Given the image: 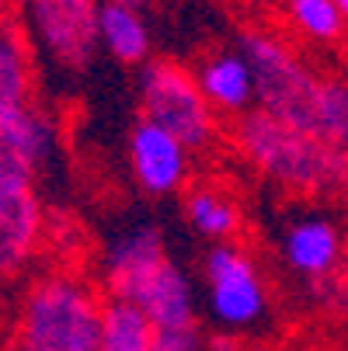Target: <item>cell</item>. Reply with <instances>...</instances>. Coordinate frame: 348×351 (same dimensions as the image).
Masks as SVG:
<instances>
[{"mask_svg":"<svg viewBox=\"0 0 348 351\" xmlns=\"http://www.w3.org/2000/svg\"><path fill=\"white\" fill-rule=\"evenodd\" d=\"M310 295H314V303L331 317V320H341L348 324V271L327 278V282H317L310 285Z\"/></svg>","mask_w":348,"mask_h":351,"instance_id":"cell-20","label":"cell"},{"mask_svg":"<svg viewBox=\"0 0 348 351\" xmlns=\"http://www.w3.org/2000/svg\"><path fill=\"white\" fill-rule=\"evenodd\" d=\"M338 4H341V11H345V14H348V0H338Z\"/></svg>","mask_w":348,"mask_h":351,"instance_id":"cell-25","label":"cell"},{"mask_svg":"<svg viewBox=\"0 0 348 351\" xmlns=\"http://www.w3.org/2000/svg\"><path fill=\"white\" fill-rule=\"evenodd\" d=\"M282 18L296 35L314 45H334L348 32V14L338 0H282Z\"/></svg>","mask_w":348,"mask_h":351,"instance_id":"cell-16","label":"cell"},{"mask_svg":"<svg viewBox=\"0 0 348 351\" xmlns=\"http://www.w3.org/2000/svg\"><path fill=\"white\" fill-rule=\"evenodd\" d=\"M192 70L220 119L237 122L240 115L258 108V77L244 49H216V53L198 60Z\"/></svg>","mask_w":348,"mask_h":351,"instance_id":"cell-11","label":"cell"},{"mask_svg":"<svg viewBox=\"0 0 348 351\" xmlns=\"http://www.w3.org/2000/svg\"><path fill=\"white\" fill-rule=\"evenodd\" d=\"M310 129L348 149V80L341 73L324 77L317 105H314V125Z\"/></svg>","mask_w":348,"mask_h":351,"instance_id":"cell-18","label":"cell"},{"mask_svg":"<svg viewBox=\"0 0 348 351\" xmlns=\"http://www.w3.org/2000/svg\"><path fill=\"white\" fill-rule=\"evenodd\" d=\"M97 42L112 60L126 66L150 63V28L132 4H119V0L97 4Z\"/></svg>","mask_w":348,"mask_h":351,"instance_id":"cell-14","label":"cell"},{"mask_svg":"<svg viewBox=\"0 0 348 351\" xmlns=\"http://www.w3.org/2000/svg\"><path fill=\"white\" fill-rule=\"evenodd\" d=\"M105 289L77 268H42L14 295L8 351H102Z\"/></svg>","mask_w":348,"mask_h":351,"instance_id":"cell-2","label":"cell"},{"mask_svg":"<svg viewBox=\"0 0 348 351\" xmlns=\"http://www.w3.org/2000/svg\"><path fill=\"white\" fill-rule=\"evenodd\" d=\"M279 254L286 261V268L303 278L307 285L327 282L341 271H348V237H345V223H338L334 216L310 209L292 216L282 230L279 240Z\"/></svg>","mask_w":348,"mask_h":351,"instance_id":"cell-9","label":"cell"},{"mask_svg":"<svg viewBox=\"0 0 348 351\" xmlns=\"http://www.w3.org/2000/svg\"><path fill=\"white\" fill-rule=\"evenodd\" d=\"M154 324L143 310L122 299L105 303V327H102V351H150L154 348Z\"/></svg>","mask_w":348,"mask_h":351,"instance_id":"cell-17","label":"cell"},{"mask_svg":"<svg viewBox=\"0 0 348 351\" xmlns=\"http://www.w3.org/2000/svg\"><path fill=\"white\" fill-rule=\"evenodd\" d=\"M240 49L258 77V108L282 122L310 129L324 77L286 38L272 32H244Z\"/></svg>","mask_w":348,"mask_h":351,"instance_id":"cell-6","label":"cell"},{"mask_svg":"<svg viewBox=\"0 0 348 351\" xmlns=\"http://www.w3.org/2000/svg\"><path fill=\"white\" fill-rule=\"evenodd\" d=\"M45 243V209L35 191V174L0 160V261L4 275H21Z\"/></svg>","mask_w":348,"mask_h":351,"instance_id":"cell-8","label":"cell"},{"mask_svg":"<svg viewBox=\"0 0 348 351\" xmlns=\"http://www.w3.org/2000/svg\"><path fill=\"white\" fill-rule=\"evenodd\" d=\"M21 11L35 53L67 73L84 70L102 49L94 0H32Z\"/></svg>","mask_w":348,"mask_h":351,"instance_id":"cell-7","label":"cell"},{"mask_svg":"<svg viewBox=\"0 0 348 351\" xmlns=\"http://www.w3.org/2000/svg\"><path fill=\"white\" fill-rule=\"evenodd\" d=\"M60 149V125L38 101L0 108V160L38 174Z\"/></svg>","mask_w":348,"mask_h":351,"instance_id":"cell-12","label":"cell"},{"mask_svg":"<svg viewBox=\"0 0 348 351\" xmlns=\"http://www.w3.org/2000/svg\"><path fill=\"white\" fill-rule=\"evenodd\" d=\"M25 101H35V45L14 18H4V35H0V108L25 105Z\"/></svg>","mask_w":348,"mask_h":351,"instance_id":"cell-15","label":"cell"},{"mask_svg":"<svg viewBox=\"0 0 348 351\" xmlns=\"http://www.w3.org/2000/svg\"><path fill=\"white\" fill-rule=\"evenodd\" d=\"M102 289L108 299L143 310L157 330L195 324L192 282L167 254L164 233L154 223H132L108 240L102 258Z\"/></svg>","mask_w":348,"mask_h":351,"instance_id":"cell-3","label":"cell"},{"mask_svg":"<svg viewBox=\"0 0 348 351\" xmlns=\"http://www.w3.org/2000/svg\"><path fill=\"white\" fill-rule=\"evenodd\" d=\"M150 351H213V341L198 324L188 327H164L154 330V348Z\"/></svg>","mask_w":348,"mask_h":351,"instance_id":"cell-19","label":"cell"},{"mask_svg":"<svg viewBox=\"0 0 348 351\" xmlns=\"http://www.w3.org/2000/svg\"><path fill=\"white\" fill-rule=\"evenodd\" d=\"M227 139L237 157L275 188L317 202H348V149L321 132L255 108L230 122Z\"/></svg>","mask_w":348,"mask_h":351,"instance_id":"cell-1","label":"cell"},{"mask_svg":"<svg viewBox=\"0 0 348 351\" xmlns=\"http://www.w3.org/2000/svg\"><path fill=\"white\" fill-rule=\"evenodd\" d=\"M119 4H132V8H139V4H143V0H119Z\"/></svg>","mask_w":348,"mask_h":351,"instance_id":"cell-24","label":"cell"},{"mask_svg":"<svg viewBox=\"0 0 348 351\" xmlns=\"http://www.w3.org/2000/svg\"><path fill=\"white\" fill-rule=\"evenodd\" d=\"M341 223H345V237H348V202H345V216H341Z\"/></svg>","mask_w":348,"mask_h":351,"instance_id":"cell-23","label":"cell"},{"mask_svg":"<svg viewBox=\"0 0 348 351\" xmlns=\"http://www.w3.org/2000/svg\"><path fill=\"white\" fill-rule=\"evenodd\" d=\"M213 351H216V348H213Z\"/></svg>","mask_w":348,"mask_h":351,"instance_id":"cell-27","label":"cell"},{"mask_svg":"<svg viewBox=\"0 0 348 351\" xmlns=\"http://www.w3.org/2000/svg\"><path fill=\"white\" fill-rule=\"evenodd\" d=\"M139 108L150 119L171 129L192 154H209L223 139V119L198 87L195 70L174 60H150L139 66Z\"/></svg>","mask_w":348,"mask_h":351,"instance_id":"cell-5","label":"cell"},{"mask_svg":"<svg viewBox=\"0 0 348 351\" xmlns=\"http://www.w3.org/2000/svg\"><path fill=\"white\" fill-rule=\"evenodd\" d=\"M345 351H348V344H345Z\"/></svg>","mask_w":348,"mask_h":351,"instance_id":"cell-26","label":"cell"},{"mask_svg":"<svg viewBox=\"0 0 348 351\" xmlns=\"http://www.w3.org/2000/svg\"><path fill=\"white\" fill-rule=\"evenodd\" d=\"M341 77L348 80V42L341 45Z\"/></svg>","mask_w":348,"mask_h":351,"instance_id":"cell-22","label":"cell"},{"mask_svg":"<svg viewBox=\"0 0 348 351\" xmlns=\"http://www.w3.org/2000/svg\"><path fill=\"white\" fill-rule=\"evenodd\" d=\"M126 157H129L132 181L143 195L164 198V195L188 191L192 184V149L171 129L150 119H139L129 129Z\"/></svg>","mask_w":348,"mask_h":351,"instance_id":"cell-10","label":"cell"},{"mask_svg":"<svg viewBox=\"0 0 348 351\" xmlns=\"http://www.w3.org/2000/svg\"><path fill=\"white\" fill-rule=\"evenodd\" d=\"M282 351H338V348H327V344H296V348H282Z\"/></svg>","mask_w":348,"mask_h":351,"instance_id":"cell-21","label":"cell"},{"mask_svg":"<svg viewBox=\"0 0 348 351\" xmlns=\"http://www.w3.org/2000/svg\"><path fill=\"white\" fill-rule=\"evenodd\" d=\"M181 213L198 237H206L213 243H227V240H237L244 233V209L233 198V191H227L220 181L192 184L185 191Z\"/></svg>","mask_w":348,"mask_h":351,"instance_id":"cell-13","label":"cell"},{"mask_svg":"<svg viewBox=\"0 0 348 351\" xmlns=\"http://www.w3.org/2000/svg\"><path fill=\"white\" fill-rule=\"evenodd\" d=\"M202 282H206V317L220 337L240 341L244 334L258 330L272 310V289L255 258V250L227 240L213 243L202 258Z\"/></svg>","mask_w":348,"mask_h":351,"instance_id":"cell-4","label":"cell"}]
</instances>
